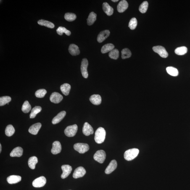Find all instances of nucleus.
I'll return each instance as SVG.
<instances>
[{
    "instance_id": "32",
    "label": "nucleus",
    "mask_w": 190,
    "mask_h": 190,
    "mask_svg": "<svg viewBox=\"0 0 190 190\" xmlns=\"http://www.w3.org/2000/svg\"><path fill=\"white\" fill-rule=\"evenodd\" d=\"M56 32L58 34L61 36L63 33H65L67 36H70L71 34V32L70 30H68L64 27H59L56 30Z\"/></svg>"
},
{
    "instance_id": "22",
    "label": "nucleus",
    "mask_w": 190,
    "mask_h": 190,
    "mask_svg": "<svg viewBox=\"0 0 190 190\" xmlns=\"http://www.w3.org/2000/svg\"><path fill=\"white\" fill-rule=\"evenodd\" d=\"M90 100L92 103L94 105H98L101 103V98L99 95L94 94L90 97Z\"/></svg>"
},
{
    "instance_id": "2",
    "label": "nucleus",
    "mask_w": 190,
    "mask_h": 190,
    "mask_svg": "<svg viewBox=\"0 0 190 190\" xmlns=\"http://www.w3.org/2000/svg\"><path fill=\"white\" fill-rule=\"evenodd\" d=\"M139 153V150L136 148L130 149L125 151L124 158L127 161H131L137 157Z\"/></svg>"
},
{
    "instance_id": "26",
    "label": "nucleus",
    "mask_w": 190,
    "mask_h": 190,
    "mask_svg": "<svg viewBox=\"0 0 190 190\" xmlns=\"http://www.w3.org/2000/svg\"><path fill=\"white\" fill-rule=\"evenodd\" d=\"M38 25L47 27V28L53 29L55 27V25L52 22L44 20H41L38 21Z\"/></svg>"
},
{
    "instance_id": "13",
    "label": "nucleus",
    "mask_w": 190,
    "mask_h": 190,
    "mask_svg": "<svg viewBox=\"0 0 190 190\" xmlns=\"http://www.w3.org/2000/svg\"><path fill=\"white\" fill-rule=\"evenodd\" d=\"M62 149V145L59 141H56L53 142V148L51 150V152L53 154H56L59 153Z\"/></svg>"
},
{
    "instance_id": "25",
    "label": "nucleus",
    "mask_w": 190,
    "mask_h": 190,
    "mask_svg": "<svg viewBox=\"0 0 190 190\" xmlns=\"http://www.w3.org/2000/svg\"><path fill=\"white\" fill-rule=\"evenodd\" d=\"M114 48H115V46L112 43H108V44L104 45L101 48V52L103 54H105V53L110 52L113 49H114Z\"/></svg>"
},
{
    "instance_id": "19",
    "label": "nucleus",
    "mask_w": 190,
    "mask_h": 190,
    "mask_svg": "<svg viewBox=\"0 0 190 190\" xmlns=\"http://www.w3.org/2000/svg\"><path fill=\"white\" fill-rule=\"evenodd\" d=\"M21 177L18 175H13L8 177L7 181L9 184H15L21 181Z\"/></svg>"
},
{
    "instance_id": "10",
    "label": "nucleus",
    "mask_w": 190,
    "mask_h": 190,
    "mask_svg": "<svg viewBox=\"0 0 190 190\" xmlns=\"http://www.w3.org/2000/svg\"><path fill=\"white\" fill-rule=\"evenodd\" d=\"M86 173V171L82 167H78L75 169L73 174V177L75 178H82L84 176Z\"/></svg>"
},
{
    "instance_id": "20",
    "label": "nucleus",
    "mask_w": 190,
    "mask_h": 190,
    "mask_svg": "<svg viewBox=\"0 0 190 190\" xmlns=\"http://www.w3.org/2000/svg\"><path fill=\"white\" fill-rule=\"evenodd\" d=\"M68 51L69 53L72 56H77L80 53L78 46L75 44H70L69 47Z\"/></svg>"
},
{
    "instance_id": "6",
    "label": "nucleus",
    "mask_w": 190,
    "mask_h": 190,
    "mask_svg": "<svg viewBox=\"0 0 190 190\" xmlns=\"http://www.w3.org/2000/svg\"><path fill=\"white\" fill-rule=\"evenodd\" d=\"M154 52L157 53L162 57L165 58L168 57V54L165 48L161 46H154L152 48Z\"/></svg>"
},
{
    "instance_id": "41",
    "label": "nucleus",
    "mask_w": 190,
    "mask_h": 190,
    "mask_svg": "<svg viewBox=\"0 0 190 190\" xmlns=\"http://www.w3.org/2000/svg\"><path fill=\"white\" fill-rule=\"evenodd\" d=\"M47 92L46 90L44 89H39L37 91L35 92V96L37 97L42 98L44 97Z\"/></svg>"
},
{
    "instance_id": "30",
    "label": "nucleus",
    "mask_w": 190,
    "mask_h": 190,
    "mask_svg": "<svg viewBox=\"0 0 190 190\" xmlns=\"http://www.w3.org/2000/svg\"><path fill=\"white\" fill-rule=\"evenodd\" d=\"M187 52V48L185 46L177 48L175 51V54L179 55H184Z\"/></svg>"
},
{
    "instance_id": "18",
    "label": "nucleus",
    "mask_w": 190,
    "mask_h": 190,
    "mask_svg": "<svg viewBox=\"0 0 190 190\" xmlns=\"http://www.w3.org/2000/svg\"><path fill=\"white\" fill-rule=\"evenodd\" d=\"M66 113L65 111H62L58 114L57 115L54 117L53 119L52 123L53 124H56L59 123L64 118L65 116Z\"/></svg>"
},
{
    "instance_id": "27",
    "label": "nucleus",
    "mask_w": 190,
    "mask_h": 190,
    "mask_svg": "<svg viewBox=\"0 0 190 190\" xmlns=\"http://www.w3.org/2000/svg\"><path fill=\"white\" fill-rule=\"evenodd\" d=\"M38 162V159L36 157H30L29 159L28 164L29 167L32 169L35 168L36 164Z\"/></svg>"
},
{
    "instance_id": "17",
    "label": "nucleus",
    "mask_w": 190,
    "mask_h": 190,
    "mask_svg": "<svg viewBox=\"0 0 190 190\" xmlns=\"http://www.w3.org/2000/svg\"><path fill=\"white\" fill-rule=\"evenodd\" d=\"M41 126V124L40 123L34 124L29 128V133L32 135H36L38 134Z\"/></svg>"
},
{
    "instance_id": "7",
    "label": "nucleus",
    "mask_w": 190,
    "mask_h": 190,
    "mask_svg": "<svg viewBox=\"0 0 190 190\" xmlns=\"http://www.w3.org/2000/svg\"><path fill=\"white\" fill-rule=\"evenodd\" d=\"M46 178L44 176H42L34 180L32 183V185L35 187H41L44 186L46 184Z\"/></svg>"
},
{
    "instance_id": "39",
    "label": "nucleus",
    "mask_w": 190,
    "mask_h": 190,
    "mask_svg": "<svg viewBox=\"0 0 190 190\" xmlns=\"http://www.w3.org/2000/svg\"><path fill=\"white\" fill-rule=\"evenodd\" d=\"M148 7V3L147 1H144L139 6V11L141 13L144 14L147 11Z\"/></svg>"
},
{
    "instance_id": "31",
    "label": "nucleus",
    "mask_w": 190,
    "mask_h": 190,
    "mask_svg": "<svg viewBox=\"0 0 190 190\" xmlns=\"http://www.w3.org/2000/svg\"><path fill=\"white\" fill-rule=\"evenodd\" d=\"M15 129L12 125L10 124L6 126L5 130V133L6 136L10 137L14 134Z\"/></svg>"
},
{
    "instance_id": "4",
    "label": "nucleus",
    "mask_w": 190,
    "mask_h": 190,
    "mask_svg": "<svg viewBox=\"0 0 190 190\" xmlns=\"http://www.w3.org/2000/svg\"><path fill=\"white\" fill-rule=\"evenodd\" d=\"M78 127L77 125L74 124L67 126L64 130L65 135L68 137H73L75 136L78 131Z\"/></svg>"
},
{
    "instance_id": "33",
    "label": "nucleus",
    "mask_w": 190,
    "mask_h": 190,
    "mask_svg": "<svg viewBox=\"0 0 190 190\" xmlns=\"http://www.w3.org/2000/svg\"><path fill=\"white\" fill-rule=\"evenodd\" d=\"M166 70L169 74L173 76L176 77L178 74V70L174 67H168L167 68Z\"/></svg>"
},
{
    "instance_id": "24",
    "label": "nucleus",
    "mask_w": 190,
    "mask_h": 190,
    "mask_svg": "<svg viewBox=\"0 0 190 190\" xmlns=\"http://www.w3.org/2000/svg\"><path fill=\"white\" fill-rule=\"evenodd\" d=\"M70 89V85L68 83H64L60 86L61 91L65 96H68L69 94Z\"/></svg>"
},
{
    "instance_id": "11",
    "label": "nucleus",
    "mask_w": 190,
    "mask_h": 190,
    "mask_svg": "<svg viewBox=\"0 0 190 190\" xmlns=\"http://www.w3.org/2000/svg\"><path fill=\"white\" fill-rule=\"evenodd\" d=\"M62 169L63 173L61 175V178L63 179L65 178L70 175L71 173L72 168L71 166L69 165H64L62 166Z\"/></svg>"
},
{
    "instance_id": "16",
    "label": "nucleus",
    "mask_w": 190,
    "mask_h": 190,
    "mask_svg": "<svg viewBox=\"0 0 190 190\" xmlns=\"http://www.w3.org/2000/svg\"><path fill=\"white\" fill-rule=\"evenodd\" d=\"M128 4L127 1L125 0H122L120 1L117 5V10L119 12H123L128 9Z\"/></svg>"
},
{
    "instance_id": "12",
    "label": "nucleus",
    "mask_w": 190,
    "mask_h": 190,
    "mask_svg": "<svg viewBox=\"0 0 190 190\" xmlns=\"http://www.w3.org/2000/svg\"><path fill=\"white\" fill-rule=\"evenodd\" d=\"M83 134L86 136H89L90 135L93 134L94 133L92 127L87 122L85 123L83 125Z\"/></svg>"
},
{
    "instance_id": "43",
    "label": "nucleus",
    "mask_w": 190,
    "mask_h": 190,
    "mask_svg": "<svg viewBox=\"0 0 190 190\" xmlns=\"http://www.w3.org/2000/svg\"><path fill=\"white\" fill-rule=\"evenodd\" d=\"M1 144H0V152L1 153Z\"/></svg>"
},
{
    "instance_id": "15",
    "label": "nucleus",
    "mask_w": 190,
    "mask_h": 190,
    "mask_svg": "<svg viewBox=\"0 0 190 190\" xmlns=\"http://www.w3.org/2000/svg\"><path fill=\"white\" fill-rule=\"evenodd\" d=\"M110 31L109 30H105L101 31L98 35L97 41L99 43L102 42L109 36Z\"/></svg>"
},
{
    "instance_id": "5",
    "label": "nucleus",
    "mask_w": 190,
    "mask_h": 190,
    "mask_svg": "<svg viewBox=\"0 0 190 190\" xmlns=\"http://www.w3.org/2000/svg\"><path fill=\"white\" fill-rule=\"evenodd\" d=\"M106 157L105 152L103 150H99L96 151L93 157L95 161L100 163H103Z\"/></svg>"
},
{
    "instance_id": "40",
    "label": "nucleus",
    "mask_w": 190,
    "mask_h": 190,
    "mask_svg": "<svg viewBox=\"0 0 190 190\" xmlns=\"http://www.w3.org/2000/svg\"><path fill=\"white\" fill-rule=\"evenodd\" d=\"M137 25V21L135 18H133L129 23L128 27L131 30H134Z\"/></svg>"
},
{
    "instance_id": "9",
    "label": "nucleus",
    "mask_w": 190,
    "mask_h": 190,
    "mask_svg": "<svg viewBox=\"0 0 190 190\" xmlns=\"http://www.w3.org/2000/svg\"><path fill=\"white\" fill-rule=\"evenodd\" d=\"M63 99V97L59 93L54 92L51 94L50 100L51 102L54 103L58 104L60 103Z\"/></svg>"
},
{
    "instance_id": "29",
    "label": "nucleus",
    "mask_w": 190,
    "mask_h": 190,
    "mask_svg": "<svg viewBox=\"0 0 190 190\" xmlns=\"http://www.w3.org/2000/svg\"><path fill=\"white\" fill-rule=\"evenodd\" d=\"M42 108L40 106H36L32 109L31 113L30 114V118H35L37 114H38L42 110Z\"/></svg>"
},
{
    "instance_id": "3",
    "label": "nucleus",
    "mask_w": 190,
    "mask_h": 190,
    "mask_svg": "<svg viewBox=\"0 0 190 190\" xmlns=\"http://www.w3.org/2000/svg\"><path fill=\"white\" fill-rule=\"evenodd\" d=\"M74 149L80 154H84L87 152L90 149L88 144L83 143H76L74 146Z\"/></svg>"
},
{
    "instance_id": "36",
    "label": "nucleus",
    "mask_w": 190,
    "mask_h": 190,
    "mask_svg": "<svg viewBox=\"0 0 190 190\" xmlns=\"http://www.w3.org/2000/svg\"><path fill=\"white\" fill-rule=\"evenodd\" d=\"M131 51L128 48H125L122 51V59L128 58L131 57Z\"/></svg>"
},
{
    "instance_id": "34",
    "label": "nucleus",
    "mask_w": 190,
    "mask_h": 190,
    "mask_svg": "<svg viewBox=\"0 0 190 190\" xmlns=\"http://www.w3.org/2000/svg\"><path fill=\"white\" fill-rule=\"evenodd\" d=\"M31 106L28 101H25L23 105L22 110L25 113H28L31 110Z\"/></svg>"
},
{
    "instance_id": "1",
    "label": "nucleus",
    "mask_w": 190,
    "mask_h": 190,
    "mask_svg": "<svg viewBox=\"0 0 190 190\" xmlns=\"http://www.w3.org/2000/svg\"><path fill=\"white\" fill-rule=\"evenodd\" d=\"M106 132L104 128L100 127L95 133L94 140L98 144H101L104 142L105 139Z\"/></svg>"
},
{
    "instance_id": "38",
    "label": "nucleus",
    "mask_w": 190,
    "mask_h": 190,
    "mask_svg": "<svg viewBox=\"0 0 190 190\" xmlns=\"http://www.w3.org/2000/svg\"><path fill=\"white\" fill-rule=\"evenodd\" d=\"M109 56L111 59H117L118 58L119 56V51L118 50L115 49H113L109 52Z\"/></svg>"
},
{
    "instance_id": "42",
    "label": "nucleus",
    "mask_w": 190,
    "mask_h": 190,
    "mask_svg": "<svg viewBox=\"0 0 190 190\" xmlns=\"http://www.w3.org/2000/svg\"><path fill=\"white\" fill-rule=\"evenodd\" d=\"M112 1H113V2H117V1H118V0H112Z\"/></svg>"
},
{
    "instance_id": "8",
    "label": "nucleus",
    "mask_w": 190,
    "mask_h": 190,
    "mask_svg": "<svg viewBox=\"0 0 190 190\" xmlns=\"http://www.w3.org/2000/svg\"><path fill=\"white\" fill-rule=\"evenodd\" d=\"M88 65L87 59L86 58L83 59L81 62V70L82 75L85 78L87 79L88 77V74L87 70Z\"/></svg>"
},
{
    "instance_id": "14",
    "label": "nucleus",
    "mask_w": 190,
    "mask_h": 190,
    "mask_svg": "<svg viewBox=\"0 0 190 190\" xmlns=\"http://www.w3.org/2000/svg\"><path fill=\"white\" fill-rule=\"evenodd\" d=\"M117 166V163L116 161L115 160H113L111 161L109 165L106 169L105 173L107 174H109L116 169Z\"/></svg>"
},
{
    "instance_id": "21",
    "label": "nucleus",
    "mask_w": 190,
    "mask_h": 190,
    "mask_svg": "<svg viewBox=\"0 0 190 190\" xmlns=\"http://www.w3.org/2000/svg\"><path fill=\"white\" fill-rule=\"evenodd\" d=\"M23 153V149L21 147H17L13 150L10 154L11 157H20Z\"/></svg>"
},
{
    "instance_id": "23",
    "label": "nucleus",
    "mask_w": 190,
    "mask_h": 190,
    "mask_svg": "<svg viewBox=\"0 0 190 190\" xmlns=\"http://www.w3.org/2000/svg\"><path fill=\"white\" fill-rule=\"evenodd\" d=\"M103 9L104 12L107 16H110L113 14L114 11L113 8L107 3H104L103 4Z\"/></svg>"
},
{
    "instance_id": "35",
    "label": "nucleus",
    "mask_w": 190,
    "mask_h": 190,
    "mask_svg": "<svg viewBox=\"0 0 190 190\" xmlns=\"http://www.w3.org/2000/svg\"><path fill=\"white\" fill-rule=\"evenodd\" d=\"M64 18L68 21L72 22L76 20L77 16L74 14L72 13H67L64 16Z\"/></svg>"
},
{
    "instance_id": "37",
    "label": "nucleus",
    "mask_w": 190,
    "mask_h": 190,
    "mask_svg": "<svg viewBox=\"0 0 190 190\" xmlns=\"http://www.w3.org/2000/svg\"><path fill=\"white\" fill-rule=\"evenodd\" d=\"M11 100L10 96H3L0 98V106H3L8 104L10 102Z\"/></svg>"
},
{
    "instance_id": "28",
    "label": "nucleus",
    "mask_w": 190,
    "mask_h": 190,
    "mask_svg": "<svg viewBox=\"0 0 190 190\" xmlns=\"http://www.w3.org/2000/svg\"><path fill=\"white\" fill-rule=\"evenodd\" d=\"M96 18V14L94 12H92L90 13L87 19V23L88 25H91L94 23Z\"/></svg>"
}]
</instances>
